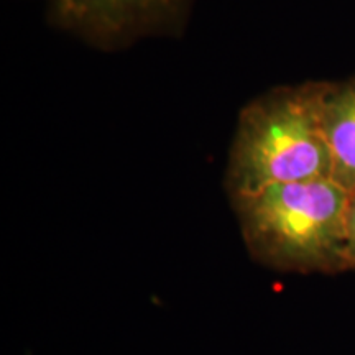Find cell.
<instances>
[{"instance_id":"cell-1","label":"cell","mask_w":355,"mask_h":355,"mask_svg":"<svg viewBox=\"0 0 355 355\" xmlns=\"http://www.w3.org/2000/svg\"><path fill=\"white\" fill-rule=\"evenodd\" d=\"M349 196L332 178H321L230 201L254 260L279 272L332 275L350 270Z\"/></svg>"},{"instance_id":"cell-2","label":"cell","mask_w":355,"mask_h":355,"mask_svg":"<svg viewBox=\"0 0 355 355\" xmlns=\"http://www.w3.org/2000/svg\"><path fill=\"white\" fill-rule=\"evenodd\" d=\"M327 84L273 89L242 109L225 173L230 199L266 186L332 178L324 132Z\"/></svg>"},{"instance_id":"cell-3","label":"cell","mask_w":355,"mask_h":355,"mask_svg":"<svg viewBox=\"0 0 355 355\" xmlns=\"http://www.w3.org/2000/svg\"><path fill=\"white\" fill-rule=\"evenodd\" d=\"M189 0H51L60 25L97 44L125 43L178 19Z\"/></svg>"},{"instance_id":"cell-4","label":"cell","mask_w":355,"mask_h":355,"mask_svg":"<svg viewBox=\"0 0 355 355\" xmlns=\"http://www.w3.org/2000/svg\"><path fill=\"white\" fill-rule=\"evenodd\" d=\"M324 132L332 159V180L352 193L355 189V76L327 84Z\"/></svg>"},{"instance_id":"cell-5","label":"cell","mask_w":355,"mask_h":355,"mask_svg":"<svg viewBox=\"0 0 355 355\" xmlns=\"http://www.w3.org/2000/svg\"><path fill=\"white\" fill-rule=\"evenodd\" d=\"M347 237H349V263L355 270V189L349 196L347 207Z\"/></svg>"}]
</instances>
